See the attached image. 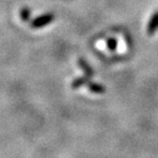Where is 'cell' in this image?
Here are the masks:
<instances>
[{"label": "cell", "instance_id": "obj_4", "mask_svg": "<svg viewBox=\"0 0 158 158\" xmlns=\"http://www.w3.org/2000/svg\"><path fill=\"white\" fill-rule=\"evenodd\" d=\"M87 85H88L89 92H92L94 94H105V92H106V88L101 84H97L94 82H89Z\"/></svg>", "mask_w": 158, "mask_h": 158}, {"label": "cell", "instance_id": "obj_3", "mask_svg": "<svg viewBox=\"0 0 158 158\" xmlns=\"http://www.w3.org/2000/svg\"><path fill=\"white\" fill-rule=\"evenodd\" d=\"M78 65L81 68V70L85 73V74L89 77H92L94 73L92 67L89 65V63L84 58H79L78 59Z\"/></svg>", "mask_w": 158, "mask_h": 158}, {"label": "cell", "instance_id": "obj_1", "mask_svg": "<svg viewBox=\"0 0 158 158\" xmlns=\"http://www.w3.org/2000/svg\"><path fill=\"white\" fill-rule=\"evenodd\" d=\"M53 19V15H44L38 18H36L35 21H33V24L32 26L35 27V28H40V27H44V26H46L48 24H50L51 22L52 21Z\"/></svg>", "mask_w": 158, "mask_h": 158}, {"label": "cell", "instance_id": "obj_5", "mask_svg": "<svg viewBox=\"0 0 158 158\" xmlns=\"http://www.w3.org/2000/svg\"><path fill=\"white\" fill-rule=\"evenodd\" d=\"M89 82V77L85 75L83 77H78L76 79H74V80L73 81L72 83V88L73 89H78L82 87L83 85H86Z\"/></svg>", "mask_w": 158, "mask_h": 158}, {"label": "cell", "instance_id": "obj_2", "mask_svg": "<svg viewBox=\"0 0 158 158\" xmlns=\"http://www.w3.org/2000/svg\"><path fill=\"white\" fill-rule=\"evenodd\" d=\"M157 29H158V13L154 14L152 16L148 24V28H147V31H148L150 35H152L157 31Z\"/></svg>", "mask_w": 158, "mask_h": 158}, {"label": "cell", "instance_id": "obj_6", "mask_svg": "<svg viewBox=\"0 0 158 158\" xmlns=\"http://www.w3.org/2000/svg\"><path fill=\"white\" fill-rule=\"evenodd\" d=\"M117 40L115 38H109L107 40V47L110 51H115L117 48Z\"/></svg>", "mask_w": 158, "mask_h": 158}]
</instances>
